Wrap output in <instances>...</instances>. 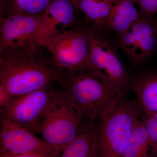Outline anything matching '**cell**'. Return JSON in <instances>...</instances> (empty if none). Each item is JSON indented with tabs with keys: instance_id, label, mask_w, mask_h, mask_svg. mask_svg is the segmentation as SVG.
<instances>
[{
	"instance_id": "cell-1",
	"label": "cell",
	"mask_w": 157,
	"mask_h": 157,
	"mask_svg": "<svg viewBox=\"0 0 157 157\" xmlns=\"http://www.w3.org/2000/svg\"><path fill=\"white\" fill-rule=\"evenodd\" d=\"M0 86L13 98L61 82L51 56L34 40L0 54Z\"/></svg>"
},
{
	"instance_id": "cell-2",
	"label": "cell",
	"mask_w": 157,
	"mask_h": 157,
	"mask_svg": "<svg viewBox=\"0 0 157 157\" xmlns=\"http://www.w3.org/2000/svg\"><path fill=\"white\" fill-rule=\"evenodd\" d=\"M60 75L61 84L64 86L76 112L88 126L95 131L107 113L124 96L88 70Z\"/></svg>"
},
{
	"instance_id": "cell-3",
	"label": "cell",
	"mask_w": 157,
	"mask_h": 157,
	"mask_svg": "<svg viewBox=\"0 0 157 157\" xmlns=\"http://www.w3.org/2000/svg\"><path fill=\"white\" fill-rule=\"evenodd\" d=\"M136 99L122 96L98 125V157H123L140 118Z\"/></svg>"
},
{
	"instance_id": "cell-4",
	"label": "cell",
	"mask_w": 157,
	"mask_h": 157,
	"mask_svg": "<svg viewBox=\"0 0 157 157\" xmlns=\"http://www.w3.org/2000/svg\"><path fill=\"white\" fill-rule=\"evenodd\" d=\"M90 60L101 79L122 94L131 90L133 76L119 54L115 41L102 29L85 24Z\"/></svg>"
},
{
	"instance_id": "cell-5",
	"label": "cell",
	"mask_w": 157,
	"mask_h": 157,
	"mask_svg": "<svg viewBox=\"0 0 157 157\" xmlns=\"http://www.w3.org/2000/svg\"><path fill=\"white\" fill-rule=\"evenodd\" d=\"M95 131L81 119L68 93L57 92L51 109L41 122L39 134L51 145L65 148L78 135Z\"/></svg>"
},
{
	"instance_id": "cell-6",
	"label": "cell",
	"mask_w": 157,
	"mask_h": 157,
	"mask_svg": "<svg viewBox=\"0 0 157 157\" xmlns=\"http://www.w3.org/2000/svg\"><path fill=\"white\" fill-rule=\"evenodd\" d=\"M44 47L59 73L86 70L99 77L90 60L84 24L50 37Z\"/></svg>"
},
{
	"instance_id": "cell-7",
	"label": "cell",
	"mask_w": 157,
	"mask_h": 157,
	"mask_svg": "<svg viewBox=\"0 0 157 157\" xmlns=\"http://www.w3.org/2000/svg\"><path fill=\"white\" fill-rule=\"evenodd\" d=\"M57 93L50 86L14 98L0 109L1 119L39 134L40 124L53 106Z\"/></svg>"
},
{
	"instance_id": "cell-8",
	"label": "cell",
	"mask_w": 157,
	"mask_h": 157,
	"mask_svg": "<svg viewBox=\"0 0 157 157\" xmlns=\"http://www.w3.org/2000/svg\"><path fill=\"white\" fill-rule=\"evenodd\" d=\"M114 41L132 66L141 69L157 51V19L140 17L128 30L116 35Z\"/></svg>"
},
{
	"instance_id": "cell-9",
	"label": "cell",
	"mask_w": 157,
	"mask_h": 157,
	"mask_svg": "<svg viewBox=\"0 0 157 157\" xmlns=\"http://www.w3.org/2000/svg\"><path fill=\"white\" fill-rule=\"evenodd\" d=\"M0 155L59 157L63 147L51 145L28 129L1 119Z\"/></svg>"
},
{
	"instance_id": "cell-10",
	"label": "cell",
	"mask_w": 157,
	"mask_h": 157,
	"mask_svg": "<svg viewBox=\"0 0 157 157\" xmlns=\"http://www.w3.org/2000/svg\"><path fill=\"white\" fill-rule=\"evenodd\" d=\"M73 0H53L41 14L34 40L44 46L50 37L83 23Z\"/></svg>"
},
{
	"instance_id": "cell-11",
	"label": "cell",
	"mask_w": 157,
	"mask_h": 157,
	"mask_svg": "<svg viewBox=\"0 0 157 157\" xmlns=\"http://www.w3.org/2000/svg\"><path fill=\"white\" fill-rule=\"evenodd\" d=\"M40 17L21 14L0 17V54L7 48L34 40Z\"/></svg>"
},
{
	"instance_id": "cell-12",
	"label": "cell",
	"mask_w": 157,
	"mask_h": 157,
	"mask_svg": "<svg viewBox=\"0 0 157 157\" xmlns=\"http://www.w3.org/2000/svg\"><path fill=\"white\" fill-rule=\"evenodd\" d=\"M131 90L137 96L141 115L157 113V71L146 69L140 70L133 76Z\"/></svg>"
},
{
	"instance_id": "cell-13",
	"label": "cell",
	"mask_w": 157,
	"mask_h": 157,
	"mask_svg": "<svg viewBox=\"0 0 157 157\" xmlns=\"http://www.w3.org/2000/svg\"><path fill=\"white\" fill-rule=\"evenodd\" d=\"M140 18L139 11L132 2L111 0L110 11L103 29L107 32H114L116 35L122 33L131 28Z\"/></svg>"
},
{
	"instance_id": "cell-14",
	"label": "cell",
	"mask_w": 157,
	"mask_h": 157,
	"mask_svg": "<svg viewBox=\"0 0 157 157\" xmlns=\"http://www.w3.org/2000/svg\"><path fill=\"white\" fill-rule=\"evenodd\" d=\"M78 13L84 15L85 24L102 29L111 6V0H73Z\"/></svg>"
},
{
	"instance_id": "cell-15",
	"label": "cell",
	"mask_w": 157,
	"mask_h": 157,
	"mask_svg": "<svg viewBox=\"0 0 157 157\" xmlns=\"http://www.w3.org/2000/svg\"><path fill=\"white\" fill-rule=\"evenodd\" d=\"M97 131L78 135L62 151L59 157H98Z\"/></svg>"
},
{
	"instance_id": "cell-16",
	"label": "cell",
	"mask_w": 157,
	"mask_h": 157,
	"mask_svg": "<svg viewBox=\"0 0 157 157\" xmlns=\"http://www.w3.org/2000/svg\"><path fill=\"white\" fill-rule=\"evenodd\" d=\"M53 0H0V17L21 14L38 15L44 13Z\"/></svg>"
},
{
	"instance_id": "cell-17",
	"label": "cell",
	"mask_w": 157,
	"mask_h": 157,
	"mask_svg": "<svg viewBox=\"0 0 157 157\" xmlns=\"http://www.w3.org/2000/svg\"><path fill=\"white\" fill-rule=\"evenodd\" d=\"M150 139L140 117L137 121L123 157H151Z\"/></svg>"
},
{
	"instance_id": "cell-18",
	"label": "cell",
	"mask_w": 157,
	"mask_h": 157,
	"mask_svg": "<svg viewBox=\"0 0 157 157\" xmlns=\"http://www.w3.org/2000/svg\"><path fill=\"white\" fill-rule=\"evenodd\" d=\"M140 119L143 122L149 136L151 144V157L157 156V113L151 115L140 114Z\"/></svg>"
},
{
	"instance_id": "cell-19",
	"label": "cell",
	"mask_w": 157,
	"mask_h": 157,
	"mask_svg": "<svg viewBox=\"0 0 157 157\" xmlns=\"http://www.w3.org/2000/svg\"><path fill=\"white\" fill-rule=\"evenodd\" d=\"M140 18L152 19L157 14V0H140L138 3Z\"/></svg>"
},
{
	"instance_id": "cell-20",
	"label": "cell",
	"mask_w": 157,
	"mask_h": 157,
	"mask_svg": "<svg viewBox=\"0 0 157 157\" xmlns=\"http://www.w3.org/2000/svg\"><path fill=\"white\" fill-rule=\"evenodd\" d=\"M14 99L5 89L0 86V106L1 108L6 107Z\"/></svg>"
},
{
	"instance_id": "cell-21",
	"label": "cell",
	"mask_w": 157,
	"mask_h": 157,
	"mask_svg": "<svg viewBox=\"0 0 157 157\" xmlns=\"http://www.w3.org/2000/svg\"><path fill=\"white\" fill-rule=\"evenodd\" d=\"M0 157H41L37 156L29 155H0Z\"/></svg>"
},
{
	"instance_id": "cell-22",
	"label": "cell",
	"mask_w": 157,
	"mask_h": 157,
	"mask_svg": "<svg viewBox=\"0 0 157 157\" xmlns=\"http://www.w3.org/2000/svg\"><path fill=\"white\" fill-rule=\"evenodd\" d=\"M129 1H130V2H132L134 3V4H135V3H137V4H138V3L139 2L140 0H129Z\"/></svg>"
},
{
	"instance_id": "cell-23",
	"label": "cell",
	"mask_w": 157,
	"mask_h": 157,
	"mask_svg": "<svg viewBox=\"0 0 157 157\" xmlns=\"http://www.w3.org/2000/svg\"><path fill=\"white\" fill-rule=\"evenodd\" d=\"M157 157V156H156V157Z\"/></svg>"
}]
</instances>
